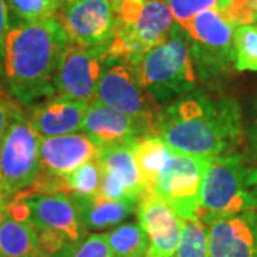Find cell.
<instances>
[{
  "label": "cell",
  "instance_id": "obj_1",
  "mask_svg": "<svg viewBox=\"0 0 257 257\" xmlns=\"http://www.w3.org/2000/svg\"><path fill=\"white\" fill-rule=\"evenodd\" d=\"M155 132L177 155L204 159L229 155L243 138L239 103L193 89L160 107Z\"/></svg>",
  "mask_w": 257,
  "mask_h": 257
},
{
  "label": "cell",
  "instance_id": "obj_2",
  "mask_svg": "<svg viewBox=\"0 0 257 257\" xmlns=\"http://www.w3.org/2000/svg\"><path fill=\"white\" fill-rule=\"evenodd\" d=\"M67 43L55 18L19 22L8 29L0 74L20 104L29 106L55 93L56 69Z\"/></svg>",
  "mask_w": 257,
  "mask_h": 257
},
{
  "label": "cell",
  "instance_id": "obj_3",
  "mask_svg": "<svg viewBox=\"0 0 257 257\" xmlns=\"http://www.w3.org/2000/svg\"><path fill=\"white\" fill-rule=\"evenodd\" d=\"M116 26L104 59L135 63L170 35L175 19L165 0H114Z\"/></svg>",
  "mask_w": 257,
  "mask_h": 257
},
{
  "label": "cell",
  "instance_id": "obj_4",
  "mask_svg": "<svg viewBox=\"0 0 257 257\" xmlns=\"http://www.w3.org/2000/svg\"><path fill=\"white\" fill-rule=\"evenodd\" d=\"M128 66L139 84L157 101L190 92L197 82L189 37L177 23L166 40Z\"/></svg>",
  "mask_w": 257,
  "mask_h": 257
},
{
  "label": "cell",
  "instance_id": "obj_5",
  "mask_svg": "<svg viewBox=\"0 0 257 257\" xmlns=\"http://www.w3.org/2000/svg\"><path fill=\"white\" fill-rule=\"evenodd\" d=\"M254 172L256 169L247 167L237 153L211 157L203 176L200 204L196 217L203 221L244 211H257L253 194Z\"/></svg>",
  "mask_w": 257,
  "mask_h": 257
},
{
  "label": "cell",
  "instance_id": "obj_6",
  "mask_svg": "<svg viewBox=\"0 0 257 257\" xmlns=\"http://www.w3.org/2000/svg\"><path fill=\"white\" fill-rule=\"evenodd\" d=\"M182 29L189 37L197 79L210 82L230 73L234 67V28L216 9L196 15Z\"/></svg>",
  "mask_w": 257,
  "mask_h": 257
},
{
  "label": "cell",
  "instance_id": "obj_7",
  "mask_svg": "<svg viewBox=\"0 0 257 257\" xmlns=\"http://www.w3.org/2000/svg\"><path fill=\"white\" fill-rule=\"evenodd\" d=\"M40 139L30 120L15 110L0 140V187L8 203L36 179Z\"/></svg>",
  "mask_w": 257,
  "mask_h": 257
},
{
  "label": "cell",
  "instance_id": "obj_8",
  "mask_svg": "<svg viewBox=\"0 0 257 257\" xmlns=\"http://www.w3.org/2000/svg\"><path fill=\"white\" fill-rule=\"evenodd\" d=\"M29 223L37 234L43 257H53L64 248L77 244L83 237V226L72 196L66 193L43 194L26 199Z\"/></svg>",
  "mask_w": 257,
  "mask_h": 257
},
{
  "label": "cell",
  "instance_id": "obj_9",
  "mask_svg": "<svg viewBox=\"0 0 257 257\" xmlns=\"http://www.w3.org/2000/svg\"><path fill=\"white\" fill-rule=\"evenodd\" d=\"M96 100L111 110L138 120L156 136L155 121L160 106L156 99L139 84L132 67L126 62L104 59Z\"/></svg>",
  "mask_w": 257,
  "mask_h": 257
},
{
  "label": "cell",
  "instance_id": "obj_10",
  "mask_svg": "<svg viewBox=\"0 0 257 257\" xmlns=\"http://www.w3.org/2000/svg\"><path fill=\"white\" fill-rule=\"evenodd\" d=\"M55 20L69 42L106 52L116 26L114 0H74L60 3Z\"/></svg>",
  "mask_w": 257,
  "mask_h": 257
},
{
  "label": "cell",
  "instance_id": "obj_11",
  "mask_svg": "<svg viewBox=\"0 0 257 257\" xmlns=\"http://www.w3.org/2000/svg\"><path fill=\"white\" fill-rule=\"evenodd\" d=\"M211 159V157H210ZM210 159L173 153L152 189L157 197L183 219H193L200 204V189Z\"/></svg>",
  "mask_w": 257,
  "mask_h": 257
},
{
  "label": "cell",
  "instance_id": "obj_12",
  "mask_svg": "<svg viewBox=\"0 0 257 257\" xmlns=\"http://www.w3.org/2000/svg\"><path fill=\"white\" fill-rule=\"evenodd\" d=\"M104 63V50L69 42L56 69L55 93L90 103L96 99L97 83Z\"/></svg>",
  "mask_w": 257,
  "mask_h": 257
},
{
  "label": "cell",
  "instance_id": "obj_13",
  "mask_svg": "<svg viewBox=\"0 0 257 257\" xmlns=\"http://www.w3.org/2000/svg\"><path fill=\"white\" fill-rule=\"evenodd\" d=\"M138 223L146 231V257H173L179 246L183 219H180L152 189H143L138 199Z\"/></svg>",
  "mask_w": 257,
  "mask_h": 257
},
{
  "label": "cell",
  "instance_id": "obj_14",
  "mask_svg": "<svg viewBox=\"0 0 257 257\" xmlns=\"http://www.w3.org/2000/svg\"><path fill=\"white\" fill-rule=\"evenodd\" d=\"M209 257H257V211L203 220Z\"/></svg>",
  "mask_w": 257,
  "mask_h": 257
},
{
  "label": "cell",
  "instance_id": "obj_15",
  "mask_svg": "<svg viewBox=\"0 0 257 257\" xmlns=\"http://www.w3.org/2000/svg\"><path fill=\"white\" fill-rule=\"evenodd\" d=\"M82 130L101 150L117 146L132 147L139 139L155 136L138 120L111 110L96 99L87 104Z\"/></svg>",
  "mask_w": 257,
  "mask_h": 257
},
{
  "label": "cell",
  "instance_id": "obj_16",
  "mask_svg": "<svg viewBox=\"0 0 257 257\" xmlns=\"http://www.w3.org/2000/svg\"><path fill=\"white\" fill-rule=\"evenodd\" d=\"M101 149L84 133L40 139L39 172L67 176L83 163L97 159Z\"/></svg>",
  "mask_w": 257,
  "mask_h": 257
},
{
  "label": "cell",
  "instance_id": "obj_17",
  "mask_svg": "<svg viewBox=\"0 0 257 257\" xmlns=\"http://www.w3.org/2000/svg\"><path fill=\"white\" fill-rule=\"evenodd\" d=\"M97 159L101 167L99 194L117 202L138 203L143 186L130 147L103 149Z\"/></svg>",
  "mask_w": 257,
  "mask_h": 257
},
{
  "label": "cell",
  "instance_id": "obj_18",
  "mask_svg": "<svg viewBox=\"0 0 257 257\" xmlns=\"http://www.w3.org/2000/svg\"><path fill=\"white\" fill-rule=\"evenodd\" d=\"M87 104L60 94L49 96L30 109L28 119L40 138L70 135L82 130Z\"/></svg>",
  "mask_w": 257,
  "mask_h": 257
},
{
  "label": "cell",
  "instance_id": "obj_19",
  "mask_svg": "<svg viewBox=\"0 0 257 257\" xmlns=\"http://www.w3.org/2000/svg\"><path fill=\"white\" fill-rule=\"evenodd\" d=\"M83 229L104 230L124 221L135 210L136 203L117 202L100 194L90 197H72Z\"/></svg>",
  "mask_w": 257,
  "mask_h": 257
},
{
  "label": "cell",
  "instance_id": "obj_20",
  "mask_svg": "<svg viewBox=\"0 0 257 257\" xmlns=\"http://www.w3.org/2000/svg\"><path fill=\"white\" fill-rule=\"evenodd\" d=\"M0 257H43L32 224L12 217L6 210L0 217Z\"/></svg>",
  "mask_w": 257,
  "mask_h": 257
},
{
  "label": "cell",
  "instance_id": "obj_21",
  "mask_svg": "<svg viewBox=\"0 0 257 257\" xmlns=\"http://www.w3.org/2000/svg\"><path fill=\"white\" fill-rule=\"evenodd\" d=\"M130 150L138 167L140 184L143 189H153L172 155L170 149L159 136H146L135 142Z\"/></svg>",
  "mask_w": 257,
  "mask_h": 257
},
{
  "label": "cell",
  "instance_id": "obj_22",
  "mask_svg": "<svg viewBox=\"0 0 257 257\" xmlns=\"http://www.w3.org/2000/svg\"><path fill=\"white\" fill-rule=\"evenodd\" d=\"M114 257H146L149 237L139 223H126L106 233Z\"/></svg>",
  "mask_w": 257,
  "mask_h": 257
},
{
  "label": "cell",
  "instance_id": "obj_23",
  "mask_svg": "<svg viewBox=\"0 0 257 257\" xmlns=\"http://www.w3.org/2000/svg\"><path fill=\"white\" fill-rule=\"evenodd\" d=\"M101 182V167L99 159H93L67 176H64V184L67 194L72 197H90L99 194Z\"/></svg>",
  "mask_w": 257,
  "mask_h": 257
},
{
  "label": "cell",
  "instance_id": "obj_24",
  "mask_svg": "<svg viewBox=\"0 0 257 257\" xmlns=\"http://www.w3.org/2000/svg\"><path fill=\"white\" fill-rule=\"evenodd\" d=\"M234 69L239 72H257V26H239L233 32Z\"/></svg>",
  "mask_w": 257,
  "mask_h": 257
},
{
  "label": "cell",
  "instance_id": "obj_25",
  "mask_svg": "<svg viewBox=\"0 0 257 257\" xmlns=\"http://www.w3.org/2000/svg\"><path fill=\"white\" fill-rule=\"evenodd\" d=\"M175 257H209L207 227L197 217L183 220V229Z\"/></svg>",
  "mask_w": 257,
  "mask_h": 257
},
{
  "label": "cell",
  "instance_id": "obj_26",
  "mask_svg": "<svg viewBox=\"0 0 257 257\" xmlns=\"http://www.w3.org/2000/svg\"><path fill=\"white\" fill-rule=\"evenodd\" d=\"M62 0H6L8 9L22 22H39L55 18Z\"/></svg>",
  "mask_w": 257,
  "mask_h": 257
},
{
  "label": "cell",
  "instance_id": "obj_27",
  "mask_svg": "<svg viewBox=\"0 0 257 257\" xmlns=\"http://www.w3.org/2000/svg\"><path fill=\"white\" fill-rule=\"evenodd\" d=\"M173 15L175 22L184 28L196 15L204 10L216 9L217 0H165Z\"/></svg>",
  "mask_w": 257,
  "mask_h": 257
},
{
  "label": "cell",
  "instance_id": "obj_28",
  "mask_svg": "<svg viewBox=\"0 0 257 257\" xmlns=\"http://www.w3.org/2000/svg\"><path fill=\"white\" fill-rule=\"evenodd\" d=\"M70 257H114L107 243L106 233L90 234L89 237L79 241Z\"/></svg>",
  "mask_w": 257,
  "mask_h": 257
},
{
  "label": "cell",
  "instance_id": "obj_29",
  "mask_svg": "<svg viewBox=\"0 0 257 257\" xmlns=\"http://www.w3.org/2000/svg\"><path fill=\"white\" fill-rule=\"evenodd\" d=\"M15 110H16V107L10 101L6 100L5 94H2L0 92V140L3 138L5 132L9 127L10 120L15 114Z\"/></svg>",
  "mask_w": 257,
  "mask_h": 257
},
{
  "label": "cell",
  "instance_id": "obj_30",
  "mask_svg": "<svg viewBox=\"0 0 257 257\" xmlns=\"http://www.w3.org/2000/svg\"><path fill=\"white\" fill-rule=\"evenodd\" d=\"M9 29V18H8V5L6 0H0V69H2V52L5 37Z\"/></svg>",
  "mask_w": 257,
  "mask_h": 257
},
{
  "label": "cell",
  "instance_id": "obj_31",
  "mask_svg": "<svg viewBox=\"0 0 257 257\" xmlns=\"http://www.w3.org/2000/svg\"><path fill=\"white\" fill-rule=\"evenodd\" d=\"M247 135L248 140H250V145H251V149H253L254 155L257 156V100L254 103L253 116H251V121H250V126H248Z\"/></svg>",
  "mask_w": 257,
  "mask_h": 257
},
{
  "label": "cell",
  "instance_id": "obj_32",
  "mask_svg": "<svg viewBox=\"0 0 257 257\" xmlns=\"http://www.w3.org/2000/svg\"><path fill=\"white\" fill-rule=\"evenodd\" d=\"M6 206H8V202H6V199L2 193V187H0V217L3 216V213L6 210Z\"/></svg>",
  "mask_w": 257,
  "mask_h": 257
},
{
  "label": "cell",
  "instance_id": "obj_33",
  "mask_svg": "<svg viewBox=\"0 0 257 257\" xmlns=\"http://www.w3.org/2000/svg\"><path fill=\"white\" fill-rule=\"evenodd\" d=\"M246 2H247L250 10H251L253 15H254V20L257 22V0H246Z\"/></svg>",
  "mask_w": 257,
  "mask_h": 257
},
{
  "label": "cell",
  "instance_id": "obj_34",
  "mask_svg": "<svg viewBox=\"0 0 257 257\" xmlns=\"http://www.w3.org/2000/svg\"><path fill=\"white\" fill-rule=\"evenodd\" d=\"M253 194H254L257 202V169L256 172H254V177H253Z\"/></svg>",
  "mask_w": 257,
  "mask_h": 257
},
{
  "label": "cell",
  "instance_id": "obj_35",
  "mask_svg": "<svg viewBox=\"0 0 257 257\" xmlns=\"http://www.w3.org/2000/svg\"><path fill=\"white\" fill-rule=\"evenodd\" d=\"M224 2H226V0H217V5H220V3H224ZM216 8H217V6H216Z\"/></svg>",
  "mask_w": 257,
  "mask_h": 257
},
{
  "label": "cell",
  "instance_id": "obj_36",
  "mask_svg": "<svg viewBox=\"0 0 257 257\" xmlns=\"http://www.w3.org/2000/svg\"><path fill=\"white\" fill-rule=\"evenodd\" d=\"M69 2H74V0H62V3H69Z\"/></svg>",
  "mask_w": 257,
  "mask_h": 257
},
{
  "label": "cell",
  "instance_id": "obj_37",
  "mask_svg": "<svg viewBox=\"0 0 257 257\" xmlns=\"http://www.w3.org/2000/svg\"><path fill=\"white\" fill-rule=\"evenodd\" d=\"M53 257H60V256H53Z\"/></svg>",
  "mask_w": 257,
  "mask_h": 257
}]
</instances>
